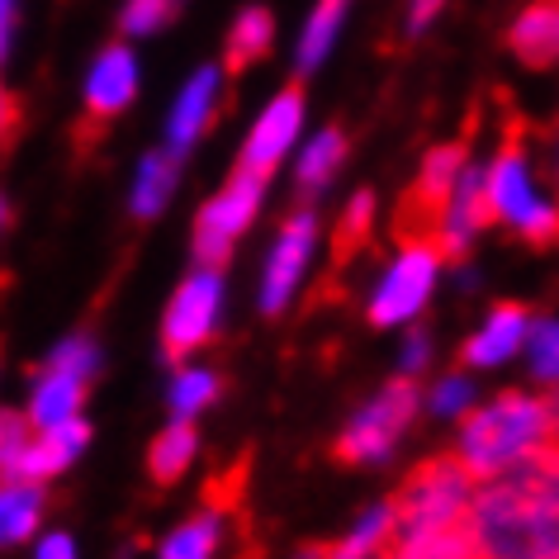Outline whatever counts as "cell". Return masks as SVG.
Returning <instances> with one entry per match:
<instances>
[{
	"label": "cell",
	"mask_w": 559,
	"mask_h": 559,
	"mask_svg": "<svg viewBox=\"0 0 559 559\" xmlns=\"http://www.w3.org/2000/svg\"><path fill=\"white\" fill-rule=\"evenodd\" d=\"M469 522L488 559H559V445H536L484 479Z\"/></svg>",
	"instance_id": "1"
},
{
	"label": "cell",
	"mask_w": 559,
	"mask_h": 559,
	"mask_svg": "<svg viewBox=\"0 0 559 559\" xmlns=\"http://www.w3.org/2000/svg\"><path fill=\"white\" fill-rule=\"evenodd\" d=\"M474 493H479V474H474L465 460L455 455H431L423 460L403 488L389 498V545L384 555L399 559L403 550L423 545L441 531L460 526L474 508Z\"/></svg>",
	"instance_id": "2"
},
{
	"label": "cell",
	"mask_w": 559,
	"mask_h": 559,
	"mask_svg": "<svg viewBox=\"0 0 559 559\" xmlns=\"http://www.w3.org/2000/svg\"><path fill=\"white\" fill-rule=\"evenodd\" d=\"M550 441V408L531 394H498L488 408H474L460 427V460L484 479H493L536 445Z\"/></svg>",
	"instance_id": "3"
},
{
	"label": "cell",
	"mask_w": 559,
	"mask_h": 559,
	"mask_svg": "<svg viewBox=\"0 0 559 559\" xmlns=\"http://www.w3.org/2000/svg\"><path fill=\"white\" fill-rule=\"evenodd\" d=\"M488 200L493 214L508 218L512 228H522L526 242H550L559 237V209L545 204L536 186H531V166H526V147H522V119L508 123L493 166H488Z\"/></svg>",
	"instance_id": "4"
},
{
	"label": "cell",
	"mask_w": 559,
	"mask_h": 559,
	"mask_svg": "<svg viewBox=\"0 0 559 559\" xmlns=\"http://www.w3.org/2000/svg\"><path fill=\"white\" fill-rule=\"evenodd\" d=\"M465 176V143H445L423 162L413 190L403 194L399 214H394V237L399 247H437L445 214H451L455 186Z\"/></svg>",
	"instance_id": "5"
},
{
	"label": "cell",
	"mask_w": 559,
	"mask_h": 559,
	"mask_svg": "<svg viewBox=\"0 0 559 559\" xmlns=\"http://www.w3.org/2000/svg\"><path fill=\"white\" fill-rule=\"evenodd\" d=\"M413 413H417V384L399 374V380H389L380 394H374V403H366V413L332 441V460H337V465H374V460H384L394 451L399 431L413 423Z\"/></svg>",
	"instance_id": "6"
},
{
	"label": "cell",
	"mask_w": 559,
	"mask_h": 559,
	"mask_svg": "<svg viewBox=\"0 0 559 559\" xmlns=\"http://www.w3.org/2000/svg\"><path fill=\"white\" fill-rule=\"evenodd\" d=\"M261 190H265V176L237 166V176L228 180V190L200 209V223H194V257H200L204 271H218V265L228 261L237 233H242L251 223V214H257Z\"/></svg>",
	"instance_id": "7"
},
{
	"label": "cell",
	"mask_w": 559,
	"mask_h": 559,
	"mask_svg": "<svg viewBox=\"0 0 559 559\" xmlns=\"http://www.w3.org/2000/svg\"><path fill=\"white\" fill-rule=\"evenodd\" d=\"M218 271H194L186 285L176 289L171 309H166V328H162V346L171 360H186L194 346L209 342V332H214V318H218Z\"/></svg>",
	"instance_id": "8"
},
{
	"label": "cell",
	"mask_w": 559,
	"mask_h": 559,
	"mask_svg": "<svg viewBox=\"0 0 559 559\" xmlns=\"http://www.w3.org/2000/svg\"><path fill=\"white\" fill-rule=\"evenodd\" d=\"M437 261H441L437 247H403V257L389 265L380 295L370 304V323L389 328V323H403V318H413L423 309L431 295V280H437Z\"/></svg>",
	"instance_id": "9"
},
{
	"label": "cell",
	"mask_w": 559,
	"mask_h": 559,
	"mask_svg": "<svg viewBox=\"0 0 559 559\" xmlns=\"http://www.w3.org/2000/svg\"><path fill=\"white\" fill-rule=\"evenodd\" d=\"M299 119H304V91H299V86L280 91L275 100L265 105V115L257 119L251 138H247V152H242V166H247V171L271 176V171H275V162L289 152V143H295Z\"/></svg>",
	"instance_id": "10"
},
{
	"label": "cell",
	"mask_w": 559,
	"mask_h": 559,
	"mask_svg": "<svg viewBox=\"0 0 559 559\" xmlns=\"http://www.w3.org/2000/svg\"><path fill=\"white\" fill-rule=\"evenodd\" d=\"M498 214H493V200H488V171L479 166H465V176H460L455 186V200H451V214H445V228H441V261H460L465 257V247L474 242V233L488 228Z\"/></svg>",
	"instance_id": "11"
},
{
	"label": "cell",
	"mask_w": 559,
	"mask_h": 559,
	"mask_svg": "<svg viewBox=\"0 0 559 559\" xmlns=\"http://www.w3.org/2000/svg\"><path fill=\"white\" fill-rule=\"evenodd\" d=\"M313 251V214H295L280 233V242L271 251V265H265V285H261V309L280 313L289 304V289L299 285L304 261Z\"/></svg>",
	"instance_id": "12"
},
{
	"label": "cell",
	"mask_w": 559,
	"mask_h": 559,
	"mask_svg": "<svg viewBox=\"0 0 559 559\" xmlns=\"http://www.w3.org/2000/svg\"><path fill=\"white\" fill-rule=\"evenodd\" d=\"M138 91V67H133V52L129 48H105L95 72L86 81V123H105L115 119L123 105L133 100Z\"/></svg>",
	"instance_id": "13"
},
{
	"label": "cell",
	"mask_w": 559,
	"mask_h": 559,
	"mask_svg": "<svg viewBox=\"0 0 559 559\" xmlns=\"http://www.w3.org/2000/svg\"><path fill=\"white\" fill-rule=\"evenodd\" d=\"M522 342H526V309L522 304H498V309L488 313V323L479 328V337L465 342L460 366H498V360H508Z\"/></svg>",
	"instance_id": "14"
},
{
	"label": "cell",
	"mask_w": 559,
	"mask_h": 559,
	"mask_svg": "<svg viewBox=\"0 0 559 559\" xmlns=\"http://www.w3.org/2000/svg\"><path fill=\"white\" fill-rule=\"evenodd\" d=\"M86 384L91 374H67V370H44V380L34 389V403H29V423L34 431H52L62 423H72L81 413V403H86Z\"/></svg>",
	"instance_id": "15"
},
{
	"label": "cell",
	"mask_w": 559,
	"mask_h": 559,
	"mask_svg": "<svg viewBox=\"0 0 559 559\" xmlns=\"http://www.w3.org/2000/svg\"><path fill=\"white\" fill-rule=\"evenodd\" d=\"M86 437H91V427L81 423V417L52 427V431H38L34 445H29V455H24V465H20V474L10 484H44V479H52V474H58L67 460L86 445Z\"/></svg>",
	"instance_id": "16"
},
{
	"label": "cell",
	"mask_w": 559,
	"mask_h": 559,
	"mask_svg": "<svg viewBox=\"0 0 559 559\" xmlns=\"http://www.w3.org/2000/svg\"><path fill=\"white\" fill-rule=\"evenodd\" d=\"M218 76L214 67H204V72H194L190 76V86L176 95V109H171V152H186L194 138L204 133V123L209 115H214V105H218Z\"/></svg>",
	"instance_id": "17"
},
{
	"label": "cell",
	"mask_w": 559,
	"mask_h": 559,
	"mask_svg": "<svg viewBox=\"0 0 559 559\" xmlns=\"http://www.w3.org/2000/svg\"><path fill=\"white\" fill-rule=\"evenodd\" d=\"M512 52L526 67H550L559 58V0H536L512 24Z\"/></svg>",
	"instance_id": "18"
},
{
	"label": "cell",
	"mask_w": 559,
	"mask_h": 559,
	"mask_svg": "<svg viewBox=\"0 0 559 559\" xmlns=\"http://www.w3.org/2000/svg\"><path fill=\"white\" fill-rule=\"evenodd\" d=\"M194 445H200V437H194V423L176 417V423L147 445V474H152V484H176L180 474H186V465L194 460Z\"/></svg>",
	"instance_id": "19"
},
{
	"label": "cell",
	"mask_w": 559,
	"mask_h": 559,
	"mask_svg": "<svg viewBox=\"0 0 559 559\" xmlns=\"http://www.w3.org/2000/svg\"><path fill=\"white\" fill-rule=\"evenodd\" d=\"M176 157L180 152H152V157L138 166V186H133V214L138 218L162 214L166 194L176 190Z\"/></svg>",
	"instance_id": "20"
},
{
	"label": "cell",
	"mask_w": 559,
	"mask_h": 559,
	"mask_svg": "<svg viewBox=\"0 0 559 559\" xmlns=\"http://www.w3.org/2000/svg\"><path fill=\"white\" fill-rule=\"evenodd\" d=\"M271 38H275L271 15H265V10H247V15L233 24V34H228V58H223V67H228V72H247L257 58H265Z\"/></svg>",
	"instance_id": "21"
},
{
	"label": "cell",
	"mask_w": 559,
	"mask_h": 559,
	"mask_svg": "<svg viewBox=\"0 0 559 559\" xmlns=\"http://www.w3.org/2000/svg\"><path fill=\"white\" fill-rule=\"evenodd\" d=\"M342 157H346V138H342V129L318 133L313 143L304 147V157H299V190H304V194L323 190L328 180H332V171L342 166Z\"/></svg>",
	"instance_id": "22"
},
{
	"label": "cell",
	"mask_w": 559,
	"mask_h": 559,
	"mask_svg": "<svg viewBox=\"0 0 559 559\" xmlns=\"http://www.w3.org/2000/svg\"><path fill=\"white\" fill-rule=\"evenodd\" d=\"M342 15H346V0H323V5L313 10L309 29H304V44H299V67L304 72H313V67L328 58L332 38H337V29H342Z\"/></svg>",
	"instance_id": "23"
},
{
	"label": "cell",
	"mask_w": 559,
	"mask_h": 559,
	"mask_svg": "<svg viewBox=\"0 0 559 559\" xmlns=\"http://www.w3.org/2000/svg\"><path fill=\"white\" fill-rule=\"evenodd\" d=\"M218 550V512H200L166 540L162 559H214Z\"/></svg>",
	"instance_id": "24"
},
{
	"label": "cell",
	"mask_w": 559,
	"mask_h": 559,
	"mask_svg": "<svg viewBox=\"0 0 559 559\" xmlns=\"http://www.w3.org/2000/svg\"><path fill=\"white\" fill-rule=\"evenodd\" d=\"M399 559H484V545L474 536V522L465 516L460 526L441 531V536H431L423 545H413V550H403Z\"/></svg>",
	"instance_id": "25"
},
{
	"label": "cell",
	"mask_w": 559,
	"mask_h": 559,
	"mask_svg": "<svg viewBox=\"0 0 559 559\" xmlns=\"http://www.w3.org/2000/svg\"><path fill=\"white\" fill-rule=\"evenodd\" d=\"M44 488L38 484H5V545H20L38 526Z\"/></svg>",
	"instance_id": "26"
},
{
	"label": "cell",
	"mask_w": 559,
	"mask_h": 559,
	"mask_svg": "<svg viewBox=\"0 0 559 559\" xmlns=\"http://www.w3.org/2000/svg\"><path fill=\"white\" fill-rule=\"evenodd\" d=\"M370 214H374V194H356L352 204H346V214L337 223V237H332V257H337V265H346L360 251V242L370 237Z\"/></svg>",
	"instance_id": "27"
},
{
	"label": "cell",
	"mask_w": 559,
	"mask_h": 559,
	"mask_svg": "<svg viewBox=\"0 0 559 559\" xmlns=\"http://www.w3.org/2000/svg\"><path fill=\"white\" fill-rule=\"evenodd\" d=\"M247 474H251V455H237L228 469H218L214 479L204 484V508H209V512H233V508H242Z\"/></svg>",
	"instance_id": "28"
},
{
	"label": "cell",
	"mask_w": 559,
	"mask_h": 559,
	"mask_svg": "<svg viewBox=\"0 0 559 559\" xmlns=\"http://www.w3.org/2000/svg\"><path fill=\"white\" fill-rule=\"evenodd\" d=\"M214 394H218V380L209 370H186L176 380V389H171V403H176V417H190L204 408V403H214Z\"/></svg>",
	"instance_id": "29"
},
{
	"label": "cell",
	"mask_w": 559,
	"mask_h": 559,
	"mask_svg": "<svg viewBox=\"0 0 559 559\" xmlns=\"http://www.w3.org/2000/svg\"><path fill=\"white\" fill-rule=\"evenodd\" d=\"M176 10H180V0H129L119 24H123V34H129V38H143L152 29H162Z\"/></svg>",
	"instance_id": "30"
},
{
	"label": "cell",
	"mask_w": 559,
	"mask_h": 559,
	"mask_svg": "<svg viewBox=\"0 0 559 559\" xmlns=\"http://www.w3.org/2000/svg\"><path fill=\"white\" fill-rule=\"evenodd\" d=\"M531 374L545 384L559 380V323H540L531 332Z\"/></svg>",
	"instance_id": "31"
},
{
	"label": "cell",
	"mask_w": 559,
	"mask_h": 559,
	"mask_svg": "<svg viewBox=\"0 0 559 559\" xmlns=\"http://www.w3.org/2000/svg\"><path fill=\"white\" fill-rule=\"evenodd\" d=\"M431 399H437V408H441V413H460V408L469 403V384H465V374H451V380H441V384H437V394H431Z\"/></svg>",
	"instance_id": "32"
},
{
	"label": "cell",
	"mask_w": 559,
	"mask_h": 559,
	"mask_svg": "<svg viewBox=\"0 0 559 559\" xmlns=\"http://www.w3.org/2000/svg\"><path fill=\"white\" fill-rule=\"evenodd\" d=\"M441 10V0H413V15H408V29H427V20Z\"/></svg>",
	"instance_id": "33"
},
{
	"label": "cell",
	"mask_w": 559,
	"mask_h": 559,
	"mask_svg": "<svg viewBox=\"0 0 559 559\" xmlns=\"http://www.w3.org/2000/svg\"><path fill=\"white\" fill-rule=\"evenodd\" d=\"M38 559H72V540L67 536H48L38 545Z\"/></svg>",
	"instance_id": "34"
},
{
	"label": "cell",
	"mask_w": 559,
	"mask_h": 559,
	"mask_svg": "<svg viewBox=\"0 0 559 559\" xmlns=\"http://www.w3.org/2000/svg\"><path fill=\"white\" fill-rule=\"evenodd\" d=\"M423 360H427V337H423V332H413V342H408V360H403V366L417 370Z\"/></svg>",
	"instance_id": "35"
},
{
	"label": "cell",
	"mask_w": 559,
	"mask_h": 559,
	"mask_svg": "<svg viewBox=\"0 0 559 559\" xmlns=\"http://www.w3.org/2000/svg\"><path fill=\"white\" fill-rule=\"evenodd\" d=\"M545 408H550V441H545V445H559V389L545 399Z\"/></svg>",
	"instance_id": "36"
}]
</instances>
